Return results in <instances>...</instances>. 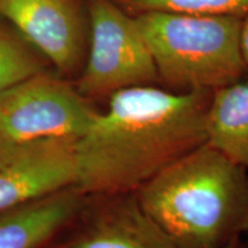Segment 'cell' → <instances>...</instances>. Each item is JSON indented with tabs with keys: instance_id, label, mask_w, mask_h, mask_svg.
<instances>
[{
	"instance_id": "6da1fadb",
	"label": "cell",
	"mask_w": 248,
	"mask_h": 248,
	"mask_svg": "<svg viewBox=\"0 0 248 248\" xmlns=\"http://www.w3.org/2000/svg\"><path fill=\"white\" fill-rule=\"evenodd\" d=\"M212 92L137 85L111 93L107 110L75 140L76 187L85 195L137 192L207 141Z\"/></svg>"
},
{
	"instance_id": "7a4b0ae2",
	"label": "cell",
	"mask_w": 248,
	"mask_h": 248,
	"mask_svg": "<svg viewBox=\"0 0 248 248\" xmlns=\"http://www.w3.org/2000/svg\"><path fill=\"white\" fill-rule=\"evenodd\" d=\"M135 193L177 248H223L248 232V171L207 142Z\"/></svg>"
},
{
	"instance_id": "3957f363",
	"label": "cell",
	"mask_w": 248,
	"mask_h": 248,
	"mask_svg": "<svg viewBox=\"0 0 248 248\" xmlns=\"http://www.w3.org/2000/svg\"><path fill=\"white\" fill-rule=\"evenodd\" d=\"M159 78L186 91H214L243 76V17L147 12L135 17Z\"/></svg>"
},
{
	"instance_id": "277c9868",
	"label": "cell",
	"mask_w": 248,
	"mask_h": 248,
	"mask_svg": "<svg viewBox=\"0 0 248 248\" xmlns=\"http://www.w3.org/2000/svg\"><path fill=\"white\" fill-rule=\"evenodd\" d=\"M159 78L136 18L111 0H90L89 47L75 86L89 100Z\"/></svg>"
},
{
	"instance_id": "5b68a950",
	"label": "cell",
	"mask_w": 248,
	"mask_h": 248,
	"mask_svg": "<svg viewBox=\"0 0 248 248\" xmlns=\"http://www.w3.org/2000/svg\"><path fill=\"white\" fill-rule=\"evenodd\" d=\"M98 113L75 85L44 71L0 94V136L15 145L78 139Z\"/></svg>"
},
{
	"instance_id": "8992f818",
	"label": "cell",
	"mask_w": 248,
	"mask_h": 248,
	"mask_svg": "<svg viewBox=\"0 0 248 248\" xmlns=\"http://www.w3.org/2000/svg\"><path fill=\"white\" fill-rule=\"evenodd\" d=\"M0 16L62 76H79L89 47L79 0H0Z\"/></svg>"
},
{
	"instance_id": "52a82bcc",
	"label": "cell",
	"mask_w": 248,
	"mask_h": 248,
	"mask_svg": "<svg viewBox=\"0 0 248 248\" xmlns=\"http://www.w3.org/2000/svg\"><path fill=\"white\" fill-rule=\"evenodd\" d=\"M46 248H177L136 193L88 195L75 221Z\"/></svg>"
},
{
	"instance_id": "ba28073f",
	"label": "cell",
	"mask_w": 248,
	"mask_h": 248,
	"mask_svg": "<svg viewBox=\"0 0 248 248\" xmlns=\"http://www.w3.org/2000/svg\"><path fill=\"white\" fill-rule=\"evenodd\" d=\"M76 139L47 138L24 144L0 167V214L76 184Z\"/></svg>"
},
{
	"instance_id": "9c48e42d",
	"label": "cell",
	"mask_w": 248,
	"mask_h": 248,
	"mask_svg": "<svg viewBox=\"0 0 248 248\" xmlns=\"http://www.w3.org/2000/svg\"><path fill=\"white\" fill-rule=\"evenodd\" d=\"M86 201L88 195L73 185L0 214V248H46Z\"/></svg>"
},
{
	"instance_id": "30bf717a",
	"label": "cell",
	"mask_w": 248,
	"mask_h": 248,
	"mask_svg": "<svg viewBox=\"0 0 248 248\" xmlns=\"http://www.w3.org/2000/svg\"><path fill=\"white\" fill-rule=\"evenodd\" d=\"M206 135L207 144L248 171V80L212 92Z\"/></svg>"
},
{
	"instance_id": "8fae6325",
	"label": "cell",
	"mask_w": 248,
	"mask_h": 248,
	"mask_svg": "<svg viewBox=\"0 0 248 248\" xmlns=\"http://www.w3.org/2000/svg\"><path fill=\"white\" fill-rule=\"evenodd\" d=\"M44 71L42 55L17 33L0 26V94Z\"/></svg>"
},
{
	"instance_id": "7c38bea8",
	"label": "cell",
	"mask_w": 248,
	"mask_h": 248,
	"mask_svg": "<svg viewBox=\"0 0 248 248\" xmlns=\"http://www.w3.org/2000/svg\"><path fill=\"white\" fill-rule=\"evenodd\" d=\"M120 7L140 13L160 12L186 15L248 14V0H111Z\"/></svg>"
},
{
	"instance_id": "4fadbf2b",
	"label": "cell",
	"mask_w": 248,
	"mask_h": 248,
	"mask_svg": "<svg viewBox=\"0 0 248 248\" xmlns=\"http://www.w3.org/2000/svg\"><path fill=\"white\" fill-rule=\"evenodd\" d=\"M22 145L12 144L0 136V167L5 166L16 156Z\"/></svg>"
},
{
	"instance_id": "5bb4252c",
	"label": "cell",
	"mask_w": 248,
	"mask_h": 248,
	"mask_svg": "<svg viewBox=\"0 0 248 248\" xmlns=\"http://www.w3.org/2000/svg\"><path fill=\"white\" fill-rule=\"evenodd\" d=\"M240 49L245 64L248 68V14L245 15L243 20H241Z\"/></svg>"
},
{
	"instance_id": "9a60e30c",
	"label": "cell",
	"mask_w": 248,
	"mask_h": 248,
	"mask_svg": "<svg viewBox=\"0 0 248 248\" xmlns=\"http://www.w3.org/2000/svg\"><path fill=\"white\" fill-rule=\"evenodd\" d=\"M223 248H248V245H245L243 241H241L240 237H239V238H237V239L232 240L230 244H228Z\"/></svg>"
}]
</instances>
